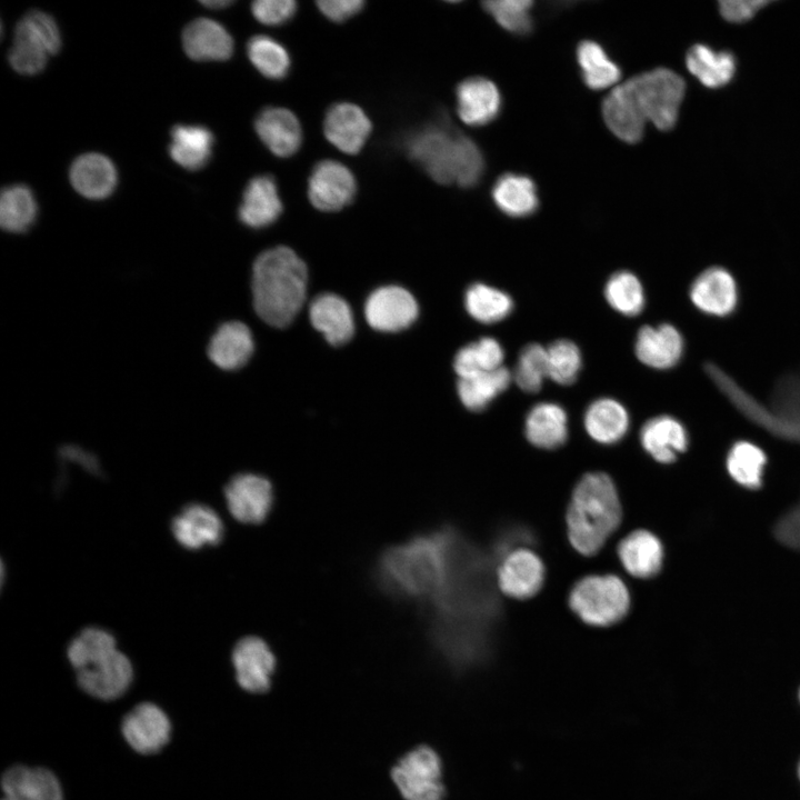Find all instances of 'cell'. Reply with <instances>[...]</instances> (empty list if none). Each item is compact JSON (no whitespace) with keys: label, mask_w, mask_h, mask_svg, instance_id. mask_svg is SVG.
Masks as SVG:
<instances>
[{"label":"cell","mask_w":800,"mask_h":800,"mask_svg":"<svg viewBox=\"0 0 800 800\" xmlns=\"http://www.w3.org/2000/svg\"><path fill=\"white\" fill-rule=\"evenodd\" d=\"M640 441L643 449L658 462L670 463L688 446V434L677 419L659 416L648 420L641 428Z\"/></svg>","instance_id":"cell-29"},{"label":"cell","mask_w":800,"mask_h":800,"mask_svg":"<svg viewBox=\"0 0 800 800\" xmlns=\"http://www.w3.org/2000/svg\"><path fill=\"white\" fill-rule=\"evenodd\" d=\"M764 464V452L748 441L736 443L727 458V470L730 477L748 488H757L761 484Z\"/></svg>","instance_id":"cell-41"},{"label":"cell","mask_w":800,"mask_h":800,"mask_svg":"<svg viewBox=\"0 0 800 800\" xmlns=\"http://www.w3.org/2000/svg\"><path fill=\"white\" fill-rule=\"evenodd\" d=\"M544 581L541 558L530 549L509 551L497 569V584L510 598L526 600L536 596Z\"/></svg>","instance_id":"cell-12"},{"label":"cell","mask_w":800,"mask_h":800,"mask_svg":"<svg viewBox=\"0 0 800 800\" xmlns=\"http://www.w3.org/2000/svg\"><path fill=\"white\" fill-rule=\"evenodd\" d=\"M391 778L404 800H442V764L437 752L420 746L403 754L392 767Z\"/></svg>","instance_id":"cell-8"},{"label":"cell","mask_w":800,"mask_h":800,"mask_svg":"<svg viewBox=\"0 0 800 800\" xmlns=\"http://www.w3.org/2000/svg\"><path fill=\"white\" fill-rule=\"evenodd\" d=\"M2 800H10V799H8V798L4 797Z\"/></svg>","instance_id":"cell-53"},{"label":"cell","mask_w":800,"mask_h":800,"mask_svg":"<svg viewBox=\"0 0 800 800\" xmlns=\"http://www.w3.org/2000/svg\"><path fill=\"white\" fill-rule=\"evenodd\" d=\"M70 181L83 197L102 199L114 190L117 170L106 156L96 152L84 153L71 164Z\"/></svg>","instance_id":"cell-26"},{"label":"cell","mask_w":800,"mask_h":800,"mask_svg":"<svg viewBox=\"0 0 800 800\" xmlns=\"http://www.w3.org/2000/svg\"><path fill=\"white\" fill-rule=\"evenodd\" d=\"M604 297L612 309L627 317L639 314L646 303L640 280L629 271H619L609 278Z\"/></svg>","instance_id":"cell-40"},{"label":"cell","mask_w":800,"mask_h":800,"mask_svg":"<svg viewBox=\"0 0 800 800\" xmlns=\"http://www.w3.org/2000/svg\"><path fill=\"white\" fill-rule=\"evenodd\" d=\"M683 338L673 326H644L638 331L634 352L646 366L664 370L676 366L683 353Z\"/></svg>","instance_id":"cell-20"},{"label":"cell","mask_w":800,"mask_h":800,"mask_svg":"<svg viewBox=\"0 0 800 800\" xmlns=\"http://www.w3.org/2000/svg\"><path fill=\"white\" fill-rule=\"evenodd\" d=\"M577 59L582 80L592 90H602L614 86L621 78L619 66L609 58L606 50L596 41L579 43Z\"/></svg>","instance_id":"cell-36"},{"label":"cell","mask_w":800,"mask_h":800,"mask_svg":"<svg viewBox=\"0 0 800 800\" xmlns=\"http://www.w3.org/2000/svg\"><path fill=\"white\" fill-rule=\"evenodd\" d=\"M464 306L474 320L489 324L506 319L513 310V301L508 293L480 282L467 289Z\"/></svg>","instance_id":"cell-38"},{"label":"cell","mask_w":800,"mask_h":800,"mask_svg":"<svg viewBox=\"0 0 800 800\" xmlns=\"http://www.w3.org/2000/svg\"><path fill=\"white\" fill-rule=\"evenodd\" d=\"M524 433L528 441L540 449H556L568 438V417L564 409L553 402H540L527 414Z\"/></svg>","instance_id":"cell-31"},{"label":"cell","mask_w":800,"mask_h":800,"mask_svg":"<svg viewBox=\"0 0 800 800\" xmlns=\"http://www.w3.org/2000/svg\"><path fill=\"white\" fill-rule=\"evenodd\" d=\"M583 424L594 441L613 444L626 436L630 419L622 403L612 398H600L587 408Z\"/></svg>","instance_id":"cell-32"},{"label":"cell","mask_w":800,"mask_h":800,"mask_svg":"<svg viewBox=\"0 0 800 800\" xmlns=\"http://www.w3.org/2000/svg\"><path fill=\"white\" fill-rule=\"evenodd\" d=\"M622 519V507L612 479L603 472L584 474L574 487L566 513L572 548L584 557L598 553Z\"/></svg>","instance_id":"cell-5"},{"label":"cell","mask_w":800,"mask_h":800,"mask_svg":"<svg viewBox=\"0 0 800 800\" xmlns=\"http://www.w3.org/2000/svg\"><path fill=\"white\" fill-rule=\"evenodd\" d=\"M309 316L312 326L321 331L331 344L346 343L353 334L351 309L336 294L324 293L317 297L310 306Z\"/></svg>","instance_id":"cell-30"},{"label":"cell","mask_w":800,"mask_h":800,"mask_svg":"<svg viewBox=\"0 0 800 800\" xmlns=\"http://www.w3.org/2000/svg\"><path fill=\"white\" fill-rule=\"evenodd\" d=\"M798 773H799V777H800V762H799Z\"/></svg>","instance_id":"cell-52"},{"label":"cell","mask_w":800,"mask_h":800,"mask_svg":"<svg viewBox=\"0 0 800 800\" xmlns=\"http://www.w3.org/2000/svg\"><path fill=\"white\" fill-rule=\"evenodd\" d=\"M1 787L10 800H63L59 779L42 767L11 766L2 774Z\"/></svg>","instance_id":"cell-19"},{"label":"cell","mask_w":800,"mask_h":800,"mask_svg":"<svg viewBox=\"0 0 800 800\" xmlns=\"http://www.w3.org/2000/svg\"><path fill=\"white\" fill-rule=\"evenodd\" d=\"M78 687L99 700L122 697L133 681V666L118 649L114 636L99 627L82 629L67 647Z\"/></svg>","instance_id":"cell-4"},{"label":"cell","mask_w":800,"mask_h":800,"mask_svg":"<svg viewBox=\"0 0 800 800\" xmlns=\"http://www.w3.org/2000/svg\"><path fill=\"white\" fill-rule=\"evenodd\" d=\"M548 377L556 383L569 386L580 372L582 358L576 343L567 339L553 341L547 348Z\"/></svg>","instance_id":"cell-44"},{"label":"cell","mask_w":800,"mask_h":800,"mask_svg":"<svg viewBox=\"0 0 800 800\" xmlns=\"http://www.w3.org/2000/svg\"><path fill=\"white\" fill-rule=\"evenodd\" d=\"M607 127L620 140L636 143L641 140L646 120L640 114L626 83L616 86L602 102Z\"/></svg>","instance_id":"cell-27"},{"label":"cell","mask_w":800,"mask_h":800,"mask_svg":"<svg viewBox=\"0 0 800 800\" xmlns=\"http://www.w3.org/2000/svg\"><path fill=\"white\" fill-rule=\"evenodd\" d=\"M690 299L700 311L714 317H724L737 306V283L728 270L711 267L693 281Z\"/></svg>","instance_id":"cell-16"},{"label":"cell","mask_w":800,"mask_h":800,"mask_svg":"<svg viewBox=\"0 0 800 800\" xmlns=\"http://www.w3.org/2000/svg\"><path fill=\"white\" fill-rule=\"evenodd\" d=\"M511 380L512 373L501 367L493 371L459 379L457 390L467 409L481 411L509 387Z\"/></svg>","instance_id":"cell-35"},{"label":"cell","mask_w":800,"mask_h":800,"mask_svg":"<svg viewBox=\"0 0 800 800\" xmlns=\"http://www.w3.org/2000/svg\"><path fill=\"white\" fill-rule=\"evenodd\" d=\"M364 313L368 323L380 331H398L410 326L418 314L412 294L397 286L383 287L368 298Z\"/></svg>","instance_id":"cell-15"},{"label":"cell","mask_w":800,"mask_h":800,"mask_svg":"<svg viewBox=\"0 0 800 800\" xmlns=\"http://www.w3.org/2000/svg\"><path fill=\"white\" fill-rule=\"evenodd\" d=\"M624 83L646 122L662 131L676 126L686 93L684 80L678 73L656 68Z\"/></svg>","instance_id":"cell-6"},{"label":"cell","mask_w":800,"mask_h":800,"mask_svg":"<svg viewBox=\"0 0 800 800\" xmlns=\"http://www.w3.org/2000/svg\"><path fill=\"white\" fill-rule=\"evenodd\" d=\"M686 66L702 86L719 89L734 78L737 58L729 50H716L706 43H694L686 53Z\"/></svg>","instance_id":"cell-25"},{"label":"cell","mask_w":800,"mask_h":800,"mask_svg":"<svg viewBox=\"0 0 800 800\" xmlns=\"http://www.w3.org/2000/svg\"><path fill=\"white\" fill-rule=\"evenodd\" d=\"M182 46L193 60H226L233 51V41L219 22L199 18L191 21L182 32Z\"/></svg>","instance_id":"cell-24"},{"label":"cell","mask_w":800,"mask_h":800,"mask_svg":"<svg viewBox=\"0 0 800 800\" xmlns=\"http://www.w3.org/2000/svg\"><path fill=\"white\" fill-rule=\"evenodd\" d=\"M37 202L30 188L13 184L4 188L0 198V223L9 232H24L34 222Z\"/></svg>","instance_id":"cell-39"},{"label":"cell","mask_w":800,"mask_h":800,"mask_svg":"<svg viewBox=\"0 0 800 800\" xmlns=\"http://www.w3.org/2000/svg\"><path fill=\"white\" fill-rule=\"evenodd\" d=\"M230 514L244 524H259L268 517L274 500L271 482L256 473L233 476L223 488Z\"/></svg>","instance_id":"cell-9"},{"label":"cell","mask_w":800,"mask_h":800,"mask_svg":"<svg viewBox=\"0 0 800 800\" xmlns=\"http://www.w3.org/2000/svg\"><path fill=\"white\" fill-rule=\"evenodd\" d=\"M491 196L497 208L513 218L530 216L539 206L536 184L530 178L518 173L499 177L492 187Z\"/></svg>","instance_id":"cell-34"},{"label":"cell","mask_w":800,"mask_h":800,"mask_svg":"<svg viewBox=\"0 0 800 800\" xmlns=\"http://www.w3.org/2000/svg\"><path fill=\"white\" fill-rule=\"evenodd\" d=\"M282 212L278 187L271 176L252 178L244 189L239 218L250 228L259 229L273 223Z\"/></svg>","instance_id":"cell-23"},{"label":"cell","mask_w":800,"mask_h":800,"mask_svg":"<svg viewBox=\"0 0 800 800\" xmlns=\"http://www.w3.org/2000/svg\"><path fill=\"white\" fill-rule=\"evenodd\" d=\"M257 20L269 26H279L292 18L297 3L292 0H257L251 6Z\"/></svg>","instance_id":"cell-48"},{"label":"cell","mask_w":800,"mask_h":800,"mask_svg":"<svg viewBox=\"0 0 800 800\" xmlns=\"http://www.w3.org/2000/svg\"><path fill=\"white\" fill-rule=\"evenodd\" d=\"M569 606L578 618L592 627H609L621 621L630 608V593L614 574H591L570 590Z\"/></svg>","instance_id":"cell-7"},{"label":"cell","mask_w":800,"mask_h":800,"mask_svg":"<svg viewBox=\"0 0 800 800\" xmlns=\"http://www.w3.org/2000/svg\"><path fill=\"white\" fill-rule=\"evenodd\" d=\"M237 683L250 693H263L271 686L276 657L268 643L256 636L241 638L231 651Z\"/></svg>","instance_id":"cell-11"},{"label":"cell","mask_w":800,"mask_h":800,"mask_svg":"<svg viewBox=\"0 0 800 800\" xmlns=\"http://www.w3.org/2000/svg\"><path fill=\"white\" fill-rule=\"evenodd\" d=\"M307 267L293 250L277 247L262 252L252 267V300L257 314L283 328L299 312L307 290Z\"/></svg>","instance_id":"cell-3"},{"label":"cell","mask_w":800,"mask_h":800,"mask_svg":"<svg viewBox=\"0 0 800 800\" xmlns=\"http://www.w3.org/2000/svg\"><path fill=\"white\" fill-rule=\"evenodd\" d=\"M213 142L212 132L203 126L177 124L171 130L169 153L179 166L198 170L211 158Z\"/></svg>","instance_id":"cell-33"},{"label":"cell","mask_w":800,"mask_h":800,"mask_svg":"<svg viewBox=\"0 0 800 800\" xmlns=\"http://www.w3.org/2000/svg\"><path fill=\"white\" fill-rule=\"evenodd\" d=\"M548 377L547 348L529 343L522 348L512 373L518 387L524 392H537Z\"/></svg>","instance_id":"cell-43"},{"label":"cell","mask_w":800,"mask_h":800,"mask_svg":"<svg viewBox=\"0 0 800 800\" xmlns=\"http://www.w3.org/2000/svg\"><path fill=\"white\" fill-rule=\"evenodd\" d=\"M799 698H800V691H799Z\"/></svg>","instance_id":"cell-54"},{"label":"cell","mask_w":800,"mask_h":800,"mask_svg":"<svg viewBox=\"0 0 800 800\" xmlns=\"http://www.w3.org/2000/svg\"><path fill=\"white\" fill-rule=\"evenodd\" d=\"M771 3L763 0H723L719 1L721 17L731 23H743L754 18L766 6Z\"/></svg>","instance_id":"cell-49"},{"label":"cell","mask_w":800,"mask_h":800,"mask_svg":"<svg viewBox=\"0 0 800 800\" xmlns=\"http://www.w3.org/2000/svg\"><path fill=\"white\" fill-rule=\"evenodd\" d=\"M460 539L441 529L386 549L376 564L379 586L391 596L430 602L447 579Z\"/></svg>","instance_id":"cell-1"},{"label":"cell","mask_w":800,"mask_h":800,"mask_svg":"<svg viewBox=\"0 0 800 800\" xmlns=\"http://www.w3.org/2000/svg\"><path fill=\"white\" fill-rule=\"evenodd\" d=\"M457 112L472 127L492 122L500 113L501 96L498 87L482 77L468 78L456 90Z\"/></svg>","instance_id":"cell-18"},{"label":"cell","mask_w":800,"mask_h":800,"mask_svg":"<svg viewBox=\"0 0 800 800\" xmlns=\"http://www.w3.org/2000/svg\"><path fill=\"white\" fill-rule=\"evenodd\" d=\"M357 190L352 172L334 160L318 162L309 178L308 196L322 211H337L349 204Z\"/></svg>","instance_id":"cell-13"},{"label":"cell","mask_w":800,"mask_h":800,"mask_svg":"<svg viewBox=\"0 0 800 800\" xmlns=\"http://www.w3.org/2000/svg\"><path fill=\"white\" fill-rule=\"evenodd\" d=\"M532 4L529 0H494L483 2V8L503 29L526 34L532 29Z\"/></svg>","instance_id":"cell-45"},{"label":"cell","mask_w":800,"mask_h":800,"mask_svg":"<svg viewBox=\"0 0 800 800\" xmlns=\"http://www.w3.org/2000/svg\"><path fill=\"white\" fill-rule=\"evenodd\" d=\"M618 558L632 577L648 579L656 576L663 561V547L652 532L638 529L627 534L618 544Z\"/></svg>","instance_id":"cell-22"},{"label":"cell","mask_w":800,"mask_h":800,"mask_svg":"<svg viewBox=\"0 0 800 800\" xmlns=\"http://www.w3.org/2000/svg\"><path fill=\"white\" fill-rule=\"evenodd\" d=\"M317 4L327 18L340 22L359 12L364 2L361 0H326L318 1Z\"/></svg>","instance_id":"cell-50"},{"label":"cell","mask_w":800,"mask_h":800,"mask_svg":"<svg viewBox=\"0 0 800 800\" xmlns=\"http://www.w3.org/2000/svg\"><path fill=\"white\" fill-rule=\"evenodd\" d=\"M253 351L250 329L230 321L218 328L208 344L209 359L220 369L234 370L247 363Z\"/></svg>","instance_id":"cell-28"},{"label":"cell","mask_w":800,"mask_h":800,"mask_svg":"<svg viewBox=\"0 0 800 800\" xmlns=\"http://www.w3.org/2000/svg\"><path fill=\"white\" fill-rule=\"evenodd\" d=\"M247 52L252 64L264 77L282 79L290 68V58L287 50L274 39L268 36H254L247 46Z\"/></svg>","instance_id":"cell-42"},{"label":"cell","mask_w":800,"mask_h":800,"mask_svg":"<svg viewBox=\"0 0 800 800\" xmlns=\"http://www.w3.org/2000/svg\"><path fill=\"white\" fill-rule=\"evenodd\" d=\"M409 158L437 182H456L463 188L476 186L484 171V159L478 144L456 131L444 119L412 131L403 141Z\"/></svg>","instance_id":"cell-2"},{"label":"cell","mask_w":800,"mask_h":800,"mask_svg":"<svg viewBox=\"0 0 800 800\" xmlns=\"http://www.w3.org/2000/svg\"><path fill=\"white\" fill-rule=\"evenodd\" d=\"M174 540L187 550L219 544L224 536V524L214 509L204 503L184 506L171 520Z\"/></svg>","instance_id":"cell-14"},{"label":"cell","mask_w":800,"mask_h":800,"mask_svg":"<svg viewBox=\"0 0 800 800\" xmlns=\"http://www.w3.org/2000/svg\"><path fill=\"white\" fill-rule=\"evenodd\" d=\"M371 128V122L363 110L348 102L332 106L323 122L327 139L349 154H356L362 149Z\"/></svg>","instance_id":"cell-17"},{"label":"cell","mask_w":800,"mask_h":800,"mask_svg":"<svg viewBox=\"0 0 800 800\" xmlns=\"http://www.w3.org/2000/svg\"><path fill=\"white\" fill-rule=\"evenodd\" d=\"M504 351L498 340L484 337L462 347L456 354L453 367L459 379L497 370L502 366Z\"/></svg>","instance_id":"cell-37"},{"label":"cell","mask_w":800,"mask_h":800,"mask_svg":"<svg viewBox=\"0 0 800 800\" xmlns=\"http://www.w3.org/2000/svg\"><path fill=\"white\" fill-rule=\"evenodd\" d=\"M49 54L42 44L14 30L13 43L9 50L8 59L17 72L23 74L40 72L46 67Z\"/></svg>","instance_id":"cell-46"},{"label":"cell","mask_w":800,"mask_h":800,"mask_svg":"<svg viewBox=\"0 0 800 800\" xmlns=\"http://www.w3.org/2000/svg\"><path fill=\"white\" fill-rule=\"evenodd\" d=\"M16 29L39 41L50 54L57 53L61 38L54 19L40 10H31L17 23Z\"/></svg>","instance_id":"cell-47"},{"label":"cell","mask_w":800,"mask_h":800,"mask_svg":"<svg viewBox=\"0 0 800 800\" xmlns=\"http://www.w3.org/2000/svg\"><path fill=\"white\" fill-rule=\"evenodd\" d=\"M260 140L278 157L296 153L302 141V130L297 117L284 108H266L254 122Z\"/></svg>","instance_id":"cell-21"},{"label":"cell","mask_w":800,"mask_h":800,"mask_svg":"<svg viewBox=\"0 0 800 800\" xmlns=\"http://www.w3.org/2000/svg\"><path fill=\"white\" fill-rule=\"evenodd\" d=\"M171 729L167 713L152 702L134 706L120 726L126 742L143 756L158 753L164 748L170 741Z\"/></svg>","instance_id":"cell-10"},{"label":"cell","mask_w":800,"mask_h":800,"mask_svg":"<svg viewBox=\"0 0 800 800\" xmlns=\"http://www.w3.org/2000/svg\"><path fill=\"white\" fill-rule=\"evenodd\" d=\"M201 3L210 9H221L224 7H228L232 3V1L229 0H210V1H201Z\"/></svg>","instance_id":"cell-51"}]
</instances>
